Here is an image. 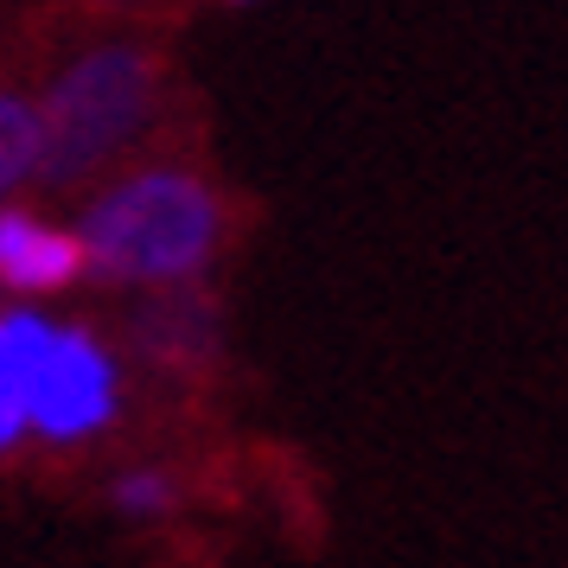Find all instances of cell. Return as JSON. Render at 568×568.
<instances>
[{
	"mask_svg": "<svg viewBox=\"0 0 568 568\" xmlns=\"http://www.w3.org/2000/svg\"><path fill=\"white\" fill-rule=\"evenodd\" d=\"M27 415L32 435L52 447H78V440L103 435L122 415V371L109 358V345H97V333H83V326L52 320L27 377Z\"/></svg>",
	"mask_w": 568,
	"mask_h": 568,
	"instance_id": "3",
	"label": "cell"
},
{
	"mask_svg": "<svg viewBox=\"0 0 568 568\" xmlns=\"http://www.w3.org/2000/svg\"><path fill=\"white\" fill-rule=\"evenodd\" d=\"M154 97L160 71L141 45H97L78 64H64L45 90V103H39V129H45L39 180L78 185L97 166H109L154 122Z\"/></svg>",
	"mask_w": 568,
	"mask_h": 568,
	"instance_id": "2",
	"label": "cell"
},
{
	"mask_svg": "<svg viewBox=\"0 0 568 568\" xmlns=\"http://www.w3.org/2000/svg\"><path fill=\"white\" fill-rule=\"evenodd\" d=\"M90 275L78 231H58L27 205H0V294H64V287Z\"/></svg>",
	"mask_w": 568,
	"mask_h": 568,
	"instance_id": "4",
	"label": "cell"
},
{
	"mask_svg": "<svg viewBox=\"0 0 568 568\" xmlns=\"http://www.w3.org/2000/svg\"><path fill=\"white\" fill-rule=\"evenodd\" d=\"M39 160H45V129H39V103L20 97H0V205L13 185L39 180Z\"/></svg>",
	"mask_w": 568,
	"mask_h": 568,
	"instance_id": "6",
	"label": "cell"
},
{
	"mask_svg": "<svg viewBox=\"0 0 568 568\" xmlns=\"http://www.w3.org/2000/svg\"><path fill=\"white\" fill-rule=\"evenodd\" d=\"M90 275L115 287H192L224 243V205L185 166H141L83 211Z\"/></svg>",
	"mask_w": 568,
	"mask_h": 568,
	"instance_id": "1",
	"label": "cell"
},
{
	"mask_svg": "<svg viewBox=\"0 0 568 568\" xmlns=\"http://www.w3.org/2000/svg\"><path fill=\"white\" fill-rule=\"evenodd\" d=\"M134 338L154 364H199L217 352V313L199 287H160V301L134 320Z\"/></svg>",
	"mask_w": 568,
	"mask_h": 568,
	"instance_id": "5",
	"label": "cell"
},
{
	"mask_svg": "<svg viewBox=\"0 0 568 568\" xmlns=\"http://www.w3.org/2000/svg\"><path fill=\"white\" fill-rule=\"evenodd\" d=\"M32 435V415H27V384H20V371L7 358V345H0V454H13L20 440Z\"/></svg>",
	"mask_w": 568,
	"mask_h": 568,
	"instance_id": "8",
	"label": "cell"
},
{
	"mask_svg": "<svg viewBox=\"0 0 568 568\" xmlns=\"http://www.w3.org/2000/svg\"><path fill=\"white\" fill-rule=\"evenodd\" d=\"M109 505L134 524H148V517H166L180 505V479L166 473V466H122L115 479H109Z\"/></svg>",
	"mask_w": 568,
	"mask_h": 568,
	"instance_id": "7",
	"label": "cell"
}]
</instances>
